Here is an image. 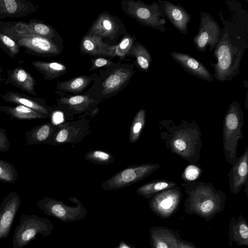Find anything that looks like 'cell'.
<instances>
[{
    "label": "cell",
    "instance_id": "obj_9",
    "mask_svg": "<svg viewBox=\"0 0 248 248\" xmlns=\"http://www.w3.org/2000/svg\"><path fill=\"white\" fill-rule=\"evenodd\" d=\"M221 30L219 24L209 13L201 11L198 32L193 38L196 49L205 52L208 46L209 51L214 50L219 42Z\"/></svg>",
    "mask_w": 248,
    "mask_h": 248
},
{
    "label": "cell",
    "instance_id": "obj_33",
    "mask_svg": "<svg viewBox=\"0 0 248 248\" xmlns=\"http://www.w3.org/2000/svg\"><path fill=\"white\" fill-rule=\"evenodd\" d=\"M135 40V37L129 34L124 36L117 45L112 46L111 57L122 59L128 55Z\"/></svg>",
    "mask_w": 248,
    "mask_h": 248
},
{
    "label": "cell",
    "instance_id": "obj_5",
    "mask_svg": "<svg viewBox=\"0 0 248 248\" xmlns=\"http://www.w3.org/2000/svg\"><path fill=\"white\" fill-rule=\"evenodd\" d=\"M122 9L125 14L141 24L165 32L166 23L163 6L160 0L147 4L140 0L121 1Z\"/></svg>",
    "mask_w": 248,
    "mask_h": 248
},
{
    "label": "cell",
    "instance_id": "obj_37",
    "mask_svg": "<svg viewBox=\"0 0 248 248\" xmlns=\"http://www.w3.org/2000/svg\"><path fill=\"white\" fill-rule=\"evenodd\" d=\"M203 170L199 164H189L182 172L181 177L185 183L197 181L201 177Z\"/></svg>",
    "mask_w": 248,
    "mask_h": 248
},
{
    "label": "cell",
    "instance_id": "obj_38",
    "mask_svg": "<svg viewBox=\"0 0 248 248\" xmlns=\"http://www.w3.org/2000/svg\"><path fill=\"white\" fill-rule=\"evenodd\" d=\"M85 158L93 162L99 164H106L113 161V156L108 152L100 150H93L88 152Z\"/></svg>",
    "mask_w": 248,
    "mask_h": 248
},
{
    "label": "cell",
    "instance_id": "obj_6",
    "mask_svg": "<svg viewBox=\"0 0 248 248\" xmlns=\"http://www.w3.org/2000/svg\"><path fill=\"white\" fill-rule=\"evenodd\" d=\"M53 228L52 223L46 218L23 214L14 230L12 248H23L38 234L47 237Z\"/></svg>",
    "mask_w": 248,
    "mask_h": 248
},
{
    "label": "cell",
    "instance_id": "obj_4",
    "mask_svg": "<svg viewBox=\"0 0 248 248\" xmlns=\"http://www.w3.org/2000/svg\"><path fill=\"white\" fill-rule=\"evenodd\" d=\"M244 113L239 102H231L224 115L223 125V150L225 158L232 166L236 161L238 141L243 135Z\"/></svg>",
    "mask_w": 248,
    "mask_h": 248
},
{
    "label": "cell",
    "instance_id": "obj_23",
    "mask_svg": "<svg viewBox=\"0 0 248 248\" xmlns=\"http://www.w3.org/2000/svg\"><path fill=\"white\" fill-rule=\"evenodd\" d=\"M0 33L15 41L22 37L33 36L28 22L0 21Z\"/></svg>",
    "mask_w": 248,
    "mask_h": 248
},
{
    "label": "cell",
    "instance_id": "obj_36",
    "mask_svg": "<svg viewBox=\"0 0 248 248\" xmlns=\"http://www.w3.org/2000/svg\"><path fill=\"white\" fill-rule=\"evenodd\" d=\"M17 177L16 170L14 166L0 159V181L13 183Z\"/></svg>",
    "mask_w": 248,
    "mask_h": 248
},
{
    "label": "cell",
    "instance_id": "obj_13",
    "mask_svg": "<svg viewBox=\"0 0 248 248\" xmlns=\"http://www.w3.org/2000/svg\"><path fill=\"white\" fill-rule=\"evenodd\" d=\"M229 186L232 193L238 194L248 183V147L243 154L238 157L228 173Z\"/></svg>",
    "mask_w": 248,
    "mask_h": 248
},
{
    "label": "cell",
    "instance_id": "obj_29",
    "mask_svg": "<svg viewBox=\"0 0 248 248\" xmlns=\"http://www.w3.org/2000/svg\"><path fill=\"white\" fill-rule=\"evenodd\" d=\"M92 77L81 76L70 80L58 82L56 88L58 90L72 93H78L83 91L90 84Z\"/></svg>",
    "mask_w": 248,
    "mask_h": 248
},
{
    "label": "cell",
    "instance_id": "obj_21",
    "mask_svg": "<svg viewBox=\"0 0 248 248\" xmlns=\"http://www.w3.org/2000/svg\"><path fill=\"white\" fill-rule=\"evenodd\" d=\"M80 50L82 53L91 56L111 57L112 46L103 42L99 36L87 34L81 40Z\"/></svg>",
    "mask_w": 248,
    "mask_h": 248
},
{
    "label": "cell",
    "instance_id": "obj_2",
    "mask_svg": "<svg viewBox=\"0 0 248 248\" xmlns=\"http://www.w3.org/2000/svg\"><path fill=\"white\" fill-rule=\"evenodd\" d=\"M158 127L160 139L168 150L190 164H198L202 143V132L195 120H182L175 124L172 120L163 119Z\"/></svg>",
    "mask_w": 248,
    "mask_h": 248
},
{
    "label": "cell",
    "instance_id": "obj_14",
    "mask_svg": "<svg viewBox=\"0 0 248 248\" xmlns=\"http://www.w3.org/2000/svg\"><path fill=\"white\" fill-rule=\"evenodd\" d=\"M172 59L189 74L202 80L212 82L214 78L205 66L190 55L179 52L170 53Z\"/></svg>",
    "mask_w": 248,
    "mask_h": 248
},
{
    "label": "cell",
    "instance_id": "obj_41",
    "mask_svg": "<svg viewBox=\"0 0 248 248\" xmlns=\"http://www.w3.org/2000/svg\"><path fill=\"white\" fill-rule=\"evenodd\" d=\"M9 148L8 141L5 130L0 129V151H6Z\"/></svg>",
    "mask_w": 248,
    "mask_h": 248
},
{
    "label": "cell",
    "instance_id": "obj_30",
    "mask_svg": "<svg viewBox=\"0 0 248 248\" xmlns=\"http://www.w3.org/2000/svg\"><path fill=\"white\" fill-rule=\"evenodd\" d=\"M52 127L50 123H46L33 128L25 134L27 145L39 143L46 141L50 136Z\"/></svg>",
    "mask_w": 248,
    "mask_h": 248
},
{
    "label": "cell",
    "instance_id": "obj_45",
    "mask_svg": "<svg viewBox=\"0 0 248 248\" xmlns=\"http://www.w3.org/2000/svg\"><path fill=\"white\" fill-rule=\"evenodd\" d=\"M6 78H5L3 71L2 68L0 67V84L2 83L3 81H5Z\"/></svg>",
    "mask_w": 248,
    "mask_h": 248
},
{
    "label": "cell",
    "instance_id": "obj_26",
    "mask_svg": "<svg viewBox=\"0 0 248 248\" xmlns=\"http://www.w3.org/2000/svg\"><path fill=\"white\" fill-rule=\"evenodd\" d=\"M151 237L154 248H178V241L172 233L167 230L153 229Z\"/></svg>",
    "mask_w": 248,
    "mask_h": 248
},
{
    "label": "cell",
    "instance_id": "obj_12",
    "mask_svg": "<svg viewBox=\"0 0 248 248\" xmlns=\"http://www.w3.org/2000/svg\"><path fill=\"white\" fill-rule=\"evenodd\" d=\"M16 192H12L4 198L0 205V241L6 238L21 204Z\"/></svg>",
    "mask_w": 248,
    "mask_h": 248
},
{
    "label": "cell",
    "instance_id": "obj_27",
    "mask_svg": "<svg viewBox=\"0 0 248 248\" xmlns=\"http://www.w3.org/2000/svg\"><path fill=\"white\" fill-rule=\"evenodd\" d=\"M177 186L176 182L166 179H157L140 186L138 194L145 199H150L160 191Z\"/></svg>",
    "mask_w": 248,
    "mask_h": 248
},
{
    "label": "cell",
    "instance_id": "obj_8",
    "mask_svg": "<svg viewBox=\"0 0 248 248\" xmlns=\"http://www.w3.org/2000/svg\"><path fill=\"white\" fill-rule=\"evenodd\" d=\"M160 167L161 165L158 163L132 165L106 180L101 187L106 190L122 188L145 179Z\"/></svg>",
    "mask_w": 248,
    "mask_h": 248
},
{
    "label": "cell",
    "instance_id": "obj_20",
    "mask_svg": "<svg viewBox=\"0 0 248 248\" xmlns=\"http://www.w3.org/2000/svg\"><path fill=\"white\" fill-rule=\"evenodd\" d=\"M118 31V24L114 17L107 13H102L91 27L88 34L101 38L112 39Z\"/></svg>",
    "mask_w": 248,
    "mask_h": 248
},
{
    "label": "cell",
    "instance_id": "obj_28",
    "mask_svg": "<svg viewBox=\"0 0 248 248\" xmlns=\"http://www.w3.org/2000/svg\"><path fill=\"white\" fill-rule=\"evenodd\" d=\"M128 55L135 58L137 66L140 70L148 71L152 63V56L143 45L139 42L134 43Z\"/></svg>",
    "mask_w": 248,
    "mask_h": 248
},
{
    "label": "cell",
    "instance_id": "obj_24",
    "mask_svg": "<svg viewBox=\"0 0 248 248\" xmlns=\"http://www.w3.org/2000/svg\"><path fill=\"white\" fill-rule=\"evenodd\" d=\"M31 64L41 74L46 80H52L64 74L67 71L66 66L57 62L35 61Z\"/></svg>",
    "mask_w": 248,
    "mask_h": 248
},
{
    "label": "cell",
    "instance_id": "obj_17",
    "mask_svg": "<svg viewBox=\"0 0 248 248\" xmlns=\"http://www.w3.org/2000/svg\"><path fill=\"white\" fill-rule=\"evenodd\" d=\"M7 78L5 85L11 84L29 94L36 96V81L32 76L24 68L16 67L6 70Z\"/></svg>",
    "mask_w": 248,
    "mask_h": 248
},
{
    "label": "cell",
    "instance_id": "obj_1",
    "mask_svg": "<svg viewBox=\"0 0 248 248\" xmlns=\"http://www.w3.org/2000/svg\"><path fill=\"white\" fill-rule=\"evenodd\" d=\"M223 24L219 42L214 50L213 78L231 81L240 73L243 56L248 47V12L235 0H225L218 13Z\"/></svg>",
    "mask_w": 248,
    "mask_h": 248
},
{
    "label": "cell",
    "instance_id": "obj_19",
    "mask_svg": "<svg viewBox=\"0 0 248 248\" xmlns=\"http://www.w3.org/2000/svg\"><path fill=\"white\" fill-rule=\"evenodd\" d=\"M0 97L5 102L26 106L42 113L47 117L49 114V108L47 107L45 104L44 101L40 98L11 91H8L0 94Z\"/></svg>",
    "mask_w": 248,
    "mask_h": 248
},
{
    "label": "cell",
    "instance_id": "obj_25",
    "mask_svg": "<svg viewBox=\"0 0 248 248\" xmlns=\"http://www.w3.org/2000/svg\"><path fill=\"white\" fill-rule=\"evenodd\" d=\"M0 111L18 120H32L47 117L37 111L21 105L13 107L1 106H0Z\"/></svg>",
    "mask_w": 248,
    "mask_h": 248
},
{
    "label": "cell",
    "instance_id": "obj_32",
    "mask_svg": "<svg viewBox=\"0 0 248 248\" xmlns=\"http://www.w3.org/2000/svg\"><path fill=\"white\" fill-rule=\"evenodd\" d=\"M30 30L33 35L53 40L56 37L53 28L49 25L37 20H31L28 22Z\"/></svg>",
    "mask_w": 248,
    "mask_h": 248
},
{
    "label": "cell",
    "instance_id": "obj_18",
    "mask_svg": "<svg viewBox=\"0 0 248 248\" xmlns=\"http://www.w3.org/2000/svg\"><path fill=\"white\" fill-rule=\"evenodd\" d=\"M134 73L133 66H120L114 70L105 79L101 93L110 95L118 92L129 81Z\"/></svg>",
    "mask_w": 248,
    "mask_h": 248
},
{
    "label": "cell",
    "instance_id": "obj_3",
    "mask_svg": "<svg viewBox=\"0 0 248 248\" xmlns=\"http://www.w3.org/2000/svg\"><path fill=\"white\" fill-rule=\"evenodd\" d=\"M187 196L185 202L186 211L204 218L213 217L225 207V193L216 189L213 184L202 181L181 183Z\"/></svg>",
    "mask_w": 248,
    "mask_h": 248
},
{
    "label": "cell",
    "instance_id": "obj_34",
    "mask_svg": "<svg viewBox=\"0 0 248 248\" xmlns=\"http://www.w3.org/2000/svg\"><path fill=\"white\" fill-rule=\"evenodd\" d=\"M59 101L64 105L73 108H84L93 102V99L88 95H77L67 97H62Z\"/></svg>",
    "mask_w": 248,
    "mask_h": 248
},
{
    "label": "cell",
    "instance_id": "obj_44",
    "mask_svg": "<svg viewBox=\"0 0 248 248\" xmlns=\"http://www.w3.org/2000/svg\"><path fill=\"white\" fill-rule=\"evenodd\" d=\"M116 248H133L130 245L121 242Z\"/></svg>",
    "mask_w": 248,
    "mask_h": 248
},
{
    "label": "cell",
    "instance_id": "obj_39",
    "mask_svg": "<svg viewBox=\"0 0 248 248\" xmlns=\"http://www.w3.org/2000/svg\"><path fill=\"white\" fill-rule=\"evenodd\" d=\"M71 130L68 127L60 130L55 137V141L58 143H62L68 141L72 135Z\"/></svg>",
    "mask_w": 248,
    "mask_h": 248
},
{
    "label": "cell",
    "instance_id": "obj_22",
    "mask_svg": "<svg viewBox=\"0 0 248 248\" xmlns=\"http://www.w3.org/2000/svg\"><path fill=\"white\" fill-rule=\"evenodd\" d=\"M229 239L238 246L248 245V226L242 216L237 219L234 217L232 218L229 225Z\"/></svg>",
    "mask_w": 248,
    "mask_h": 248
},
{
    "label": "cell",
    "instance_id": "obj_10",
    "mask_svg": "<svg viewBox=\"0 0 248 248\" xmlns=\"http://www.w3.org/2000/svg\"><path fill=\"white\" fill-rule=\"evenodd\" d=\"M182 197L180 187L176 186L157 193L149 201L152 210L158 216L166 218L177 208Z\"/></svg>",
    "mask_w": 248,
    "mask_h": 248
},
{
    "label": "cell",
    "instance_id": "obj_42",
    "mask_svg": "<svg viewBox=\"0 0 248 248\" xmlns=\"http://www.w3.org/2000/svg\"><path fill=\"white\" fill-rule=\"evenodd\" d=\"M52 119L55 124H59L63 121V115L60 111H55L52 114Z\"/></svg>",
    "mask_w": 248,
    "mask_h": 248
},
{
    "label": "cell",
    "instance_id": "obj_11",
    "mask_svg": "<svg viewBox=\"0 0 248 248\" xmlns=\"http://www.w3.org/2000/svg\"><path fill=\"white\" fill-rule=\"evenodd\" d=\"M20 48L30 55L37 56H52L61 53L59 46L53 40L38 36L22 37L16 40Z\"/></svg>",
    "mask_w": 248,
    "mask_h": 248
},
{
    "label": "cell",
    "instance_id": "obj_46",
    "mask_svg": "<svg viewBox=\"0 0 248 248\" xmlns=\"http://www.w3.org/2000/svg\"><path fill=\"white\" fill-rule=\"evenodd\" d=\"M245 108L247 110H248V92H247L246 101L245 102Z\"/></svg>",
    "mask_w": 248,
    "mask_h": 248
},
{
    "label": "cell",
    "instance_id": "obj_16",
    "mask_svg": "<svg viewBox=\"0 0 248 248\" xmlns=\"http://www.w3.org/2000/svg\"><path fill=\"white\" fill-rule=\"evenodd\" d=\"M160 1L169 21L181 33L186 35L191 15L179 3L175 4L168 0H160Z\"/></svg>",
    "mask_w": 248,
    "mask_h": 248
},
{
    "label": "cell",
    "instance_id": "obj_15",
    "mask_svg": "<svg viewBox=\"0 0 248 248\" xmlns=\"http://www.w3.org/2000/svg\"><path fill=\"white\" fill-rule=\"evenodd\" d=\"M37 7L29 0H0V19L28 16L35 13Z\"/></svg>",
    "mask_w": 248,
    "mask_h": 248
},
{
    "label": "cell",
    "instance_id": "obj_31",
    "mask_svg": "<svg viewBox=\"0 0 248 248\" xmlns=\"http://www.w3.org/2000/svg\"><path fill=\"white\" fill-rule=\"evenodd\" d=\"M146 111L140 109L135 115L131 124L129 132V141L135 143L140 138L145 123Z\"/></svg>",
    "mask_w": 248,
    "mask_h": 248
},
{
    "label": "cell",
    "instance_id": "obj_7",
    "mask_svg": "<svg viewBox=\"0 0 248 248\" xmlns=\"http://www.w3.org/2000/svg\"><path fill=\"white\" fill-rule=\"evenodd\" d=\"M76 204L70 206L61 201L45 197L38 201L36 204L46 215L55 217L62 222L68 223L79 220L84 218L87 211L80 201L73 197L69 198Z\"/></svg>",
    "mask_w": 248,
    "mask_h": 248
},
{
    "label": "cell",
    "instance_id": "obj_40",
    "mask_svg": "<svg viewBox=\"0 0 248 248\" xmlns=\"http://www.w3.org/2000/svg\"><path fill=\"white\" fill-rule=\"evenodd\" d=\"M112 62L103 57H98L92 60V66L90 71H92L100 67L110 66Z\"/></svg>",
    "mask_w": 248,
    "mask_h": 248
},
{
    "label": "cell",
    "instance_id": "obj_35",
    "mask_svg": "<svg viewBox=\"0 0 248 248\" xmlns=\"http://www.w3.org/2000/svg\"><path fill=\"white\" fill-rule=\"evenodd\" d=\"M0 48L12 59L16 58L21 48L16 41L1 33H0Z\"/></svg>",
    "mask_w": 248,
    "mask_h": 248
},
{
    "label": "cell",
    "instance_id": "obj_43",
    "mask_svg": "<svg viewBox=\"0 0 248 248\" xmlns=\"http://www.w3.org/2000/svg\"><path fill=\"white\" fill-rule=\"evenodd\" d=\"M178 248H195L191 245L183 242L178 241Z\"/></svg>",
    "mask_w": 248,
    "mask_h": 248
}]
</instances>
